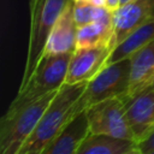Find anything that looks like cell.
Here are the masks:
<instances>
[{"label": "cell", "mask_w": 154, "mask_h": 154, "mask_svg": "<svg viewBox=\"0 0 154 154\" xmlns=\"http://www.w3.org/2000/svg\"><path fill=\"white\" fill-rule=\"evenodd\" d=\"M95 6H105V0H88Z\"/></svg>", "instance_id": "19"}, {"label": "cell", "mask_w": 154, "mask_h": 154, "mask_svg": "<svg viewBox=\"0 0 154 154\" xmlns=\"http://www.w3.org/2000/svg\"><path fill=\"white\" fill-rule=\"evenodd\" d=\"M94 11L95 5H93L88 0L76 2L73 1V17L77 26L79 28L82 25L94 22Z\"/></svg>", "instance_id": "16"}, {"label": "cell", "mask_w": 154, "mask_h": 154, "mask_svg": "<svg viewBox=\"0 0 154 154\" xmlns=\"http://www.w3.org/2000/svg\"><path fill=\"white\" fill-rule=\"evenodd\" d=\"M154 16V0H134L119 6L113 12V36L109 48L113 49L130 32Z\"/></svg>", "instance_id": "8"}, {"label": "cell", "mask_w": 154, "mask_h": 154, "mask_svg": "<svg viewBox=\"0 0 154 154\" xmlns=\"http://www.w3.org/2000/svg\"><path fill=\"white\" fill-rule=\"evenodd\" d=\"M138 154H154V129L141 142L137 143Z\"/></svg>", "instance_id": "17"}, {"label": "cell", "mask_w": 154, "mask_h": 154, "mask_svg": "<svg viewBox=\"0 0 154 154\" xmlns=\"http://www.w3.org/2000/svg\"><path fill=\"white\" fill-rule=\"evenodd\" d=\"M130 1H134V0H120V6H122V5H125V4L130 2Z\"/></svg>", "instance_id": "21"}, {"label": "cell", "mask_w": 154, "mask_h": 154, "mask_svg": "<svg viewBox=\"0 0 154 154\" xmlns=\"http://www.w3.org/2000/svg\"><path fill=\"white\" fill-rule=\"evenodd\" d=\"M138 154L137 142L105 134H89L77 154Z\"/></svg>", "instance_id": "12"}, {"label": "cell", "mask_w": 154, "mask_h": 154, "mask_svg": "<svg viewBox=\"0 0 154 154\" xmlns=\"http://www.w3.org/2000/svg\"><path fill=\"white\" fill-rule=\"evenodd\" d=\"M130 85L126 95H134L147 87L154 75V40L130 57Z\"/></svg>", "instance_id": "13"}, {"label": "cell", "mask_w": 154, "mask_h": 154, "mask_svg": "<svg viewBox=\"0 0 154 154\" xmlns=\"http://www.w3.org/2000/svg\"><path fill=\"white\" fill-rule=\"evenodd\" d=\"M125 117L135 141H143L154 129V89L144 87L134 95L124 94Z\"/></svg>", "instance_id": "7"}, {"label": "cell", "mask_w": 154, "mask_h": 154, "mask_svg": "<svg viewBox=\"0 0 154 154\" xmlns=\"http://www.w3.org/2000/svg\"><path fill=\"white\" fill-rule=\"evenodd\" d=\"M154 40V16L150 17L142 25L130 32L119 45H117L109 53L106 65L126 58H130L135 52L148 45Z\"/></svg>", "instance_id": "14"}, {"label": "cell", "mask_w": 154, "mask_h": 154, "mask_svg": "<svg viewBox=\"0 0 154 154\" xmlns=\"http://www.w3.org/2000/svg\"><path fill=\"white\" fill-rule=\"evenodd\" d=\"M72 53L42 55L26 84L10 105L5 116H11L20 108L37 101L42 96L58 90L64 83Z\"/></svg>", "instance_id": "2"}, {"label": "cell", "mask_w": 154, "mask_h": 154, "mask_svg": "<svg viewBox=\"0 0 154 154\" xmlns=\"http://www.w3.org/2000/svg\"><path fill=\"white\" fill-rule=\"evenodd\" d=\"M113 36V26H107L97 22H91L77 29L76 49L78 48H94V47H109Z\"/></svg>", "instance_id": "15"}, {"label": "cell", "mask_w": 154, "mask_h": 154, "mask_svg": "<svg viewBox=\"0 0 154 154\" xmlns=\"http://www.w3.org/2000/svg\"><path fill=\"white\" fill-rule=\"evenodd\" d=\"M85 87L87 82L75 84L64 83L58 89L34 132L20 148L19 154H43L46 147L69 122L70 111L83 94Z\"/></svg>", "instance_id": "1"}, {"label": "cell", "mask_w": 154, "mask_h": 154, "mask_svg": "<svg viewBox=\"0 0 154 154\" xmlns=\"http://www.w3.org/2000/svg\"><path fill=\"white\" fill-rule=\"evenodd\" d=\"M91 134H105L119 138L134 140V134L125 117L124 96H114L87 108Z\"/></svg>", "instance_id": "6"}, {"label": "cell", "mask_w": 154, "mask_h": 154, "mask_svg": "<svg viewBox=\"0 0 154 154\" xmlns=\"http://www.w3.org/2000/svg\"><path fill=\"white\" fill-rule=\"evenodd\" d=\"M77 29L78 26L73 17V0H70L52 29L43 55L73 53L76 49Z\"/></svg>", "instance_id": "11"}, {"label": "cell", "mask_w": 154, "mask_h": 154, "mask_svg": "<svg viewBox=\"0 0 154 154\" xmlns=\"http://www.w3.org/2000/svg\"><path fill=\"white\" fill-rule=\"evenodd\" d=\"M90 134L87 109L75 114L60 129L58 135L46 147L43 154H77L78 148Z\"/></svg>", "instance_id": "10"}, {"label": "cell", "mask_w": 154, "mask_h": 154, "mask_svg": "<svg viewBox=\"0 0 154 154\" xmlns=\"http://www.w3.org/2000/svg\"><path fill=\"white\" fill-rule=\"evenodd\" d=\"M73 1L76 2V1H84V0H73Z\"/></svg>", "instance_id": "22"}, {"label": "cell", "mask_w": 154, "mask_h": 154, "mask_svg": "<svg viewBox=\"0 0 154 154\" xmlns=\"http://www.w3.org/2000/svg\"><path fill=\"white\" fill-rule=\"evenodd\" d=\"M130 58L105 65L91 79L70 111V118L103 100L122 96L128 93L130 85Z\"/></svg>", "instance_id": "4"}, {"label": "cell", "mask_w": 154, "mask_h": 154, "mask_svg": "<svg viewBox=\"0 0 154 154\" xmlns=\"http://www.w3.org/2000/svg\"><path fill=\"white\" fill-rule=\"evenodd\" d=\"M147 87H149V88H152V89H154V75H153V77L150 78V81L148 82V84H147Z\"/></svg>", "instance_id": "20"}, {"label": "cell", "mask_w": 154, "mask_h": 154, "mask_svg": "<svg viewBox=\"0 0 154 154\" xmlns=\"http://www.w3.org/2000/svg\"><path fill=\"white\" fill-rule=\"evenodd\" d=\"M105 6L111 10L112 12H114L116 10L119 8L120 6V0H105Z\"/></svg>", "instance_id": "18"}, {"label": "cell", "mask_w": 154, "mask_h": 154, "mask_svg": "<svg viewBox=\"0 0 154 154\" xmlns=\"http://www.w3.org/2000/svg\"><path fill=\"white\" fill-rule=\"evenodd\" d=\"M70 0H30V35L22 89L41 60L52 29Z\"/></svg>", "instance_id": "3"}, {"label": "cell", "mask_w": 154, "mask_h": 154, "mask_svg": "<svg viewBox=\"0 0 154 154\" xmlns=\"http://www.w3.org/2000/svg\"><path fill=\"white\" fill-rule=\"evenodd\" d=\"M111 51L108 46L75 49L67 67L65 83L75 84L91 79L106 65Z\"/></svg>", "instance_id": "9"}, {"label": "cell", "mask_w": 154, "mask_h": 154, "mask_svg": "<svg viewBox=\"0 0 154 154\" xmlns=\"http://www.w3.org/2000/svg\"><path fill=\"white\" fill-rule=\"evenodd\" d=\"M58 90L20 108L11 116H4L0 122V153L19 154L20 148L34 132L46 108Z\"/></svg>", "instance_id": "5"}]
</instances>
